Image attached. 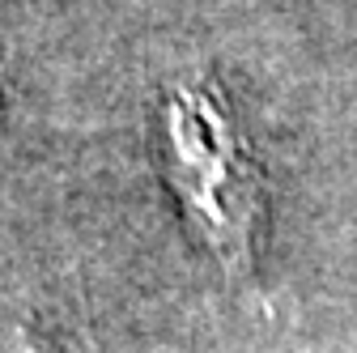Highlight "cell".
Here are the masks:
<instances>
[{
	"instance_id": "cell-2",
	"label": "cell",
	"mask_w": 357,
	"mask_h": 353,
	"mask_svg": "<svg viewBox=\"0 0 357 353\" xmlns=\"http://www.w3.org/2000/svg\"><path fill=\"white\" fill-rule=\"evenodd\" d=\"M0 353H56V349L43 332H34L26 324H13L9 332H0Z\"/></svg>"
},
{
	"instance_id": "cell-1",
	"label": "cell",
	"mask_w": 357,
	"mask_h": 353,
	"mask_svg": "<svg viewBox=\"0 0 357 353\" xmlns=\"http://www.w3.org/2000/svg\"><path fill=\"white\" fill-rule=\"evenodd\" d=\"M153 162L192 243L226 277L247 281L264 234V166L226 98L200 73L166 81L153 103Z\"/></svg>"
},
{
	"instance_id": "cell-3",
	"label": "cell",
	"mask_w": 357,
	"mask_h": 353,
	"mask_svg": "<svg viewBox=\"0 0 357 353\" xmlns=\"http://www.w3.org/2000/svg\"><path fill=\"white\" fill-rule=\"evenodd\" d=\"M0 119H5V94H0Z\"/></svg>"
}]
</instances>
